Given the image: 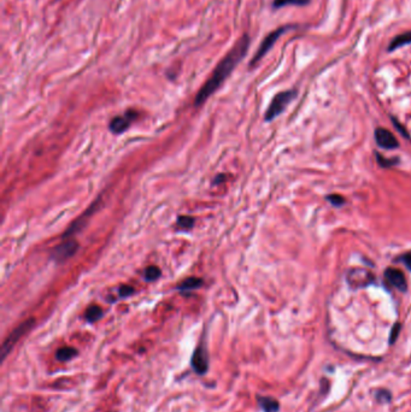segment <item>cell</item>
Returning a JSON list of instances; mask_svg holds the SVG:
<instances>
[{
  "label": "cell",
  "instance_id": "19",
  "mask_svg": "<svg viewBox=\"0 0 411 412\" xmlns=\"http://www.w3.org/2000/svg\"><path fill=\"white\" fill-rule=\"evenodd\" d=\"M193 224H194V218L189 217V216H180L178 218V225L183 231L193 228Z\"/></svg>",
  "mask_w": 411,
  "mask_h": 412
},
{
  "label": "cell",
  "instance_id": "8",
  "mask_svg": "<svg viewBox=\"0 0 411 412\" xmlns=\"http://www.w3.org/2000/svg\"><path fill=\"white\" fill-rule=\"evenodd\" d=\"M374 281H375L374 275L368 270L352 269L348 273V282L353 288H361V287L373 285Z\"/></svg>",
  "mask_w": 411,
  "mask_h": 412
},
{
  "label": "cell",
  "instance_id": "10",
  "mask_svg": "<svg viewBox=\"0 0 411 412\" xmlns=\"http://www.w3.org/2000/svg\"><path fill=\"white\" fill-rule=\"evenodd\" d=\"M134 118H135V113L132 112V111H128L127 113L123 115V116L115 117L110 123L111 131L115 134L123 133L124 130L128 129V127L131 126V123L134 121Z\"/></svg>",
  "mask_w": 411,
  "mask_h": 412
},
{
  "label": "cell",
  "instance_id": "2",
  "mask_svg": "<svg viewBox=\"0 0 411 412\" xmlns=\"http://www.w3.org/2000/svg\"><path fill=\"white\" fill-rule=\"evenodd\" d=\"M297 97V90L295 89H290V90H284V92L277 93L276 96L273 98L271 100L269 107H268L267 112H266V121H273L274 118H276L278 115H281L285 111V109L290 105L291 101Z\"/></svg>",
  "mask_w": 411,
  "mask_h": 412
},
{
  "label": "cell",
  "instance_id": "1",
  "mask_svg": "<svg viewBox=\"0 0 411 412\" xmlns=\"http://www.w3.org/2000/svg\"><path fill=\"white\" fill-rule=\"evenodd\" d=\"M251 43L250 36L245 34L237 41L234 43V46L230 51L223 57V59L217 64V66L213 70V73L210 76V79L206 81L205 84L200 88V90L196 97V106L202 105L216 92L217 89L222 86V83L228 79L233 70L235 69L237 64L245 58L247 51H249Z\"/></svg>",
  "mask_w": 411,
  "mask_h": 412
},
{
  "label": "cell",
  "instance_id": "18",
  "mask_svg": "<svg viewBox=\"0 0 411 412\" xmlns=\"http://www.w3.org/2000/svg\"><path fill=\"white\" fill-rule=\"evenodd\" d=\"M161 269L158 268V266H155V265H151L148 266V268H146L145 270V279L147 280V281H155V280H157L159 276H161Z\"/></svg>",
  "mask_w": 411,
  "mask_h": 412
},
{
  "label": "cell",
  "instance_id": "3",
  "mask_svg": "<svg viewBox=\"0 0 411 412\" xmlns=\"http://www.w3.org/2000/svg\"><path fill=\"white\" fill-rule=\"evenodd\" d=\"M292 28H293V26L280 27V28L275 29L274 32H271V33L268 34L266 38H264L263 41H262L259 47H258L257 52L254 53L252 60L250 62V66L253 67L258 62H261V59L263 58V57H266L267 53L269 52V51L271 50V47L275 45V42L277 41L278 38H280V36L283 35L284 33L288 32V30L292 29Z\"/></svg>",
  "mask_w": 411,
  "mask_h": 412
},
{
  "label": "cell",
  "instance_id": "13",
  "mask_svg": "<svg viewBox=\"0 0 411 412\" xmlns=\"http://www.w3.org/2000/svg\"><path fill=\"white\" fill-rule=\"evenodd\" d=\"M257 400H258V404H259V406L262 407V410H263L264 412H277L278 407H280L277 400H275L274 398L257 397Z\"/></svg>",
  "mask_w": 411,
  "mask_h": 412
},
{
  "label": "cell",
  "instance_id": "11",
  "mask_svg": "<svg viewBox=\"0 0 411 412\" xmlns=\"http://www.w3.org/2000/svg\"><path fill=\"white\" fill-rule=\"evenodd\" d=\"M410 43H411V30H407L405 33L396 35L392 41L390 42L388 49L387 50H388L390 52H392V51H396L397 49H400V47L405 45H410Z\"/></svg>",
  "mask_w": 411,
  "mask_h": 412
},
{
  "label": "cell",
  "instance_id": "6",
  "mask_svg": "<svg viewBox=\"0 0 411 412\" xmlns=\"http://www.w3.org/2000/svg\"><path fill=\"white\" fill-rule=\"evenodd\" d=\"M79 249V244L75 240H67L66 242L56 246L51 252V257L56 263L62 264L68 259L71 258L75 253Z\"/></svg>",
  "mask_w": 411,
  "mask_h": 412
},
{
  "label": "cell",
  "instance_id": "16",
  "mask_svg": "<svg viewBox=\"0 0 411 412\" xmlns=\"http://www.w3.org/2000/svg\"><path fill=\"white\" fill-rule=\"evenodd\" d=\"M104 312L103 310H101L100 306L98 305H91L88 309L86 310V321L90 323H93V322H97L98 319H100L101 317H103Z\"/></svg>",
  "mask_w": 411,
  "mask_h": 412
},
{
  "label": "cell",
  "instance_id": "7",
  "mask_svg": "<svg viewBox=\"0 0 411 412\" xmlns=\"http://www.w3.org/2000/svg\"><path fill=\"white\" fill-rule=\"evenodd\" d=\"M385 283L390 288L398 289L400 292H405L407 289V283L405 275L397 268H387L383 273Z\"/></svg>",
  "mask_w": 411,
  "mask_h": 412
},
{
  "label": "cell",
  "instance_id": "5",
  "mask_svg": "<svg viewBox=\"0 0 411 412\" xmlns=\"http://www.w3.org/2000/svg\"><path fill=\"white\" fill-rule=\"evenodd\" d=\"M209 364H210V358L208 349H206L205 344H200L192 354L191 359L192 369L198 375H205L209 370Z\"/></svg>",
  "mask_w": 411,
  "mask_h": 412
},
{
  "label": "cell",
  "instance_id": "17",
  "mask_svg": "<svg viewBox=\"0 0 411 412\" xmlns=\"http://www.w3.org/2000/svg\"><path fill=\"white\" fill-rule=\"evenodd\" d=\"M311 0H274L273 2V8L274 9H281L285 8V6H305L310 3Z\"/></svg>",
  "mask_w": 411,
  "mask_h": 412
},
{
  "label": "cell",
  "instance_id": "24",
  "mask_svg": "<svg viewBox=\"0 0 411 412\" xmlns=\"http://www.w3.org/2000/svg\"><path fill=\"white\" fill-rule=\"evenodd\" d=\"M399 330H400V326H399V324H396V326L393 327L392 336H391V339H390V342H391V344H393V342H395V341H396L397 336H398V334H399Z\"/></svg>",
  "mask_w": 411,
  "mask_h": 412
},
{
  "label": "cell",
  "instance_id": "12",
  "mask_svg": "<svg viewBox=\"0 0 411 412\" xmlns=\"http://www.w3.org/2000/svg\"><path fill=\"white\" fill-rule=\"evenodd\" d=\"M96 204H97V202H96ZM96 204L92 205L91 208H90V210H88V211L86 212V214H83L82 216H81V217H80L79 219H77V221L75 222L73 225H71L69 231H68V232L66 233V234H64V236H63L64 239H68V238H69V236L75 234V233H76L77 231H80V228H82L83 225H86L87 216H91L92 214H93V211L96 210Z\"/></svg>",
  "mask_w": 411,
  "mask_h": 412
},
{
  "label": "cell",
  "instance_id": "15",
  "mask_svg": "<svg viewBox=\"0 0 411 412\" xmlns=\"http://www.w3.org/2000/svg\"><path fill=\"white\" fill-rule=\"evenodd\" d=\"M77 350L74 349V347L67 346L62 347L56 352V358L59 360V362H69V360L73 359L77 356Z\"/></svg>",
  "mask_w": 411,
  "mask_h": 412
},
{
  "label": "cell",
  "instance_id": "22",
  "mask_svg": "<svg viewBox=\"0 0 411 412\" xmlns=\"http://www.w3.org/2000/svg\"><path fill=\"white\" fill-rule=\"evenodd\" d=\"M134 288L132 286H122L120 287V289H118V294L122 298H127V296H131L132 294H134Z\"/></svg>",
  "mask_w": 411,
  "mask_h": 412
},
{
  "label": "cell",
  "instance_id": "4",
  "mask_svg": "<svg viewBox=\"0 0 411 412\" xmlns=\"http://www.w3.org/2000/svg\"><path fill=\"white\" fill-rule=\"evenodd\" d=\"M34 323H35V319L29 318V319L25 321L23 323L19 324L16 329H13V332L10 334V335L6 337V340L4 341V342H3L2 359H5V357L8 356V353L12 350V347L16 345L17 341L21 339L23 335H26V334L33 328Z\"/></svg>",
  "mask_w": 411,
  "mask_h": 412
},
{
  "label": "cell",
  "instance_id": "20",
  "mask_svg": "<svg viewBox=\"0 0 411 412\" xmlns=\"http://www.w3.org/2000/svg\"><path fill=\"white\" fill-rule=\"evenodd\" d=\"M375 156H376V161H378V163L381 165L382 168H388V167H392V165L398 164V159H387L386 157L380 156L379 153H375Z\"/></svg>",
  "mask_w": 411,
  "mask_h": 412
},
{
  "label": "cell",
  "instance_id": "14",
  "mask_svg": "<svg viewBox=\"0 0 411 412\" xmlns=\"http://www.w3.org/2000/svg\"><path fill=\"white\" fill-rule=\"evenodd\" d=\"M203 283H204L203 280L199 278H188V279H186L185 281H182L181 283H180L178 288L183 293L191 292V290L200 288V287L203 286Z\"/></svg>",
  "mask_w": 411,
  "mask_h": 412
},
{
  "label": "cell",
  "instance_id": "9",
  "mask_svg": "<svg viewBox=\"0 0 411 412\" xmlns=\"http://www.w3.org/2000/svg\"><path fill=\"white\" fill-rule=\"evenodd\" d=\"M375 141L379 147L385 148V150H395L399 146L398 140L396 136L387 130L386 128H376L375 129Z\"/></svg>",
  "mask_w": 411,
  "mask_h": 412
},
{
  "label": "cell",
  "instance_id": "21",
  "mask_svg": "<svg viewBox=\"0 0 411 412\" xmlns=\"http://www.w3.org/2000/svg\"><path fill=\"white\" fill-rule=\"evenodd\" d=\"M327 200L331 202L332 205L336 206V208H339V206L344 205L345 204V199L344 197H341V195H338V194H331L327 197Z\"/></svg>",
  "mask_w": 411,
  "mask_h": 412
},
{
  "label": "cell",
  "instance_id": "23",
  "mask_svg": "<svg viewBox=\"0 0 411 412\" xmlns=\"http://www.w3.org/2000/svg\"><path fill=\"white\" fill-rule=\"evenodd\" d=\"M397 261L404 263V265H405L409 270H411V251L405 253V255L400 256Z\"/></svg>",
  "mask_w": 411,
  "mask_h": 412
}]
</instances>
